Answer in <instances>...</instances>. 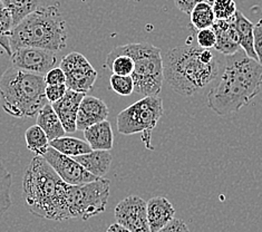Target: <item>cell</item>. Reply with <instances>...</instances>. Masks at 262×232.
Segmentation results:
<instances>
[{
	"label": "cell",
	"instance_id": "obj_6",
	"mask_svg": "<svg viewBox=\"0 0 262 232\" xmlns=\"http://www.w3.org/2000/svg\"><path fill=\"white\" fill-rule=\"evenodd\" d=\"M114 52L129 56L134 61V92L143 96H158L163 85V58L159 47L148 43L117 46Z\"/></svg>",
	"mask_w": 262,
	"mask_h": 232
},
{
	"label": "cell",
	"instance_id": "obj_15",
	"mask_svg": "<svg viewBox=\"0 0 262 232\" xmlns=\"http://www.w3.org/2000/svg\"><path fill=\"white\" fill-rule=\"evenodd\" d=\"M216 36L214 49L226 56L233 55L240 49L239 36L234 27V17L229 20H215L211 27Z\"/></svg>",
	"mask_w": 262,
	"mask_h": 232
},
{
	"label": "cell",
	"instance_id": "obj_35",
	"mask_svg": "<svg viewBox=\"0 0 262 232\" xmlns=\"http://www.w3.org/2000/svg\"><path fill=\"white\" fill-rule=\"evenodd\" d=\"M157 232H190V230L183 220H181V219H173L170 223H167L165 227L160 229Z\"/></svg>",
	"mask_w": 262,
	"mask_h": 232
},
{
	"label": "cell",
	"instance_id": "obj_2",
	"mask_svg": "<svg viewBox=\"0 0 262 232\" xmlns=\"http://www.w3.org/2000/svg\"><path fill=\"white\" fill-rule=\"evenodd\" d=\"M163 76L172 90L182 96H193L220 77L222 64L213 49L192 45L171 48L162 55Z\"/></svg>",
	"mask_w": 262,
	"mask_h": 232
},
{
	"label": "cell",
	"instance_id": "obj_5",
	"mask_svg": "<svg viewBox=\"0 0 262 232\" xmlns=\"http://www.w3.org/2000/svg\"><path fill=\"white\" fill-rule=\"evenodd\" d=\"M45 78L10 67L0 78V106L17 118H33L48 104Z\"/></svg>",
	"mask_w": 262,
	"mask_h": 232
},
{
	"label": "cell",
	"instance_id": "obj_32",
	"mask_svg": "<svg viewBox=\"0 0 262 232\" xmlns=\"http://www.w3.org/2000/svg\"><path fill=\"white\" fill-rule=\"evenodd\" d=\"M253 48L257 55L258 62L262 65V19H260L253 27Z\"/></svg>",
	"mask_w": 262,
	"mask_h": 232
},
{
	"label": "cell",
	"instance_id": "obj_36",
	"mask_svg": "<svg viewBox=\"0 0 262 232\" xmlns=\"http://www.w3.org/2000/svg\"><path fill=\"white\" fill-rule=\"evenodd\" d=\"M11 67V54L7 53L0 46V78L4 76V74Z\"/></svg>",
	"mask_w": 262,
	"mask_h": 232
},
{
	"label": "cell",
	"instance_id": "obj_23",
	"mask_svg": "<svg viewBox=\"0 0 262 232\" xmlns=\"http://www.w3.org/2000/svg\"><path fill=\"white\" fill-rule=\"evenodd\" d=\"M25 141L29 151L38 156H41L49 147L48 137L39 125H33L27 129L25 132Z\"/></svg>",
	"mask_w": 262,
	"mask_h": 232
},
{
	"label": "cell",
	"instance_id": "obj_38",
	"mask_svg": "<svg viewBox=\"0 0 262 232\" xmlns=\"http://www.w3.org/2000/svg\"><path fill=\"white\" fill-rule=\"evenodd\" d=\"M106 232H132V231H129V230L126 229L125 227H123V225L118 224V223L116 222V223L111 224L110 227L107 228V230H106Z\"/></svg>",
	"mask_w": 262,
	"mask_h": 232
},
{
	"label": "cell",
	"instance_id": "obj_9",
	"mask_svg": "<svg viewBox=\"0 0 262 232\" xmlns=\"http://www.w3.org/2000/svg\"><path fill=\"white\" fill-rule=\"evenodd\" d=\"M60 68L65 74L67 90L86 94L95 84L97 72L80 53L73 52L66 55L60 61Z\"/></svg>",
	"mask_w": 262,
	"mask_h": 232
},
{
	"label": "cell",
	"instance_id": "obj_26",
	"mask_svg": "<svg viewBox=\"0 0 262 232\" xmlns=\"http://www.w3.org/2000/svg\"><path fill=\"white\" fill-rule=\"evenodd\" d=\"M12 179L11 174L0 161V219L7 212L11 206V190Z\"/></svg>",
	"mask_w": 262,
	"mask_h": 232
},
{
	"label": "cell",
	"instance_id": "obj_28",
	"mask_svg": "<svg viewBox=\"0 0 262 232\" xmlns=\"http://www.w3.org/2000/svg\"><path fill=\"white\" fill-rule=\"evenodd\" d=\"M215 20H229L235 16L236 5L234 0H215L212 5Z\"/></svg>",
	"mask_w": 262,
	"mask_h": 232
},
{
	"label": "cell",
	"instance_id": "obj_29",
	"mask_svg": "<svg viewBox=\"0 0 262 232\" xmlns=\"http://www.w3.org/2000/svg\"><path fill=\"white\" fill-rule=\"evenodd\" d=\"M196 41L200 48L203 49H214L216 44V36L212 28H205L198 30Z\"/></svg>",
	"mask_w": 262,
	"mask_h": 232
},
{
	"label": "cell",
	"instance_id": "obj_24",
	"mask_svg": "<svg viewBox=\"0 0 262 232\" xmlns=\"http://www.w3.org/2000/svg\"><path fill=\"white\" fill-rule=\"evenodd\" d=\"M190 22L192 27L196 30L211 28L215 22L212 6L205 3L196 5L190 12Z\"/></svg>",
	"mask_w": 262,
	"mask_h": 232
},
{
	"label": "cell",
	"instance_id": "obj_7",
	"mask_svg": "<svg viewBox=\"0 0 262 232\" xmlns=\"http://www.w3.org/2000/svg\"><path fill=\"white\" fill-rule=\"evenodd\" d=\"M163 114L162 98L159 96H144V98L129 105L117 115V131L124 135L143 133L142 141L146 149L154 150L151 145L152 132Z\"/></svg>",
	"mask_w": 262,
	"mask_h": 232
},
{
	"label": "cell",
	"instance_id": "obj_31",
	"mask_svg": "<svg viewBox=\"0 0 262 232\" xmlns=\"http://www.w3.org/2000/svg\"><path fill=\"white\" fill-rule=\"evenodd\" d=\"M66 92H67L66 84H63V85H46L45 95H46L47 101L52 104V103L59 101V99L65 95Z\"/></svg>",
	"mask_w": 262,
	"mask_h": 232
},
{
	"label": "cell",
	"instance_id": "obj_14",
	"mask_svg": "<svg viewBox=\"0 0 262 232\" xmlns=\"http://www.w3.org/2000/svg\"><path fill=\"white\" fill-rule=\"evenodd\" d=\"M110 111L102 99L94 96H85L79 104L76 128L78 131H84L92 125L107 120Z\"/></svg>",
	"mask_w": 262,
	"mask_h": 232
},
{
	"label": "cell",
	"instance_id": "obj_21",
	"mask_svg": "<svg viewBox=\"0 0 262 232\" xmlns=\"http://www.w3.org/2000/svg\"><path fill=\"white\" fill-rule=\"evenodd\" d=\"M49 146H52L61 154L70 156V158L83 155L93 151L90 144L86 141L70 136H63L51 141L49 142Z\"/></svg>",
	"mask_w": 262,
	"mask_h": 232
},
{
	"label": "cell",
	"instance_id": "obj_25",
	"mask_svg": "<svg viewBox=\"0 0 262 232\" xmlns=\"http://www.w3.org/2000/svg\"><path fill=\"white\" fill-rule=\"evenodd\" d=\"M106 65L115 75L130 76L134 71V61L127 55L111 51L106 57Z\"/></svg>",
	"mask_w": 262,
	"mask_h": 232
},
{
	"label": "cell",
	"instance_id": "obj_30",
	"mask_svg": "<svg viewBox=\"0 0 262 232\" xmlns=\"http://www.w3.org/2000/svg\"><path fill=\"white\" fill-rule=\"evenodd\" d=\"M14 29V20H12L11 11L7 8L0 9V35L10 36Z\"/></svg>",
	"mask_w": 262,
	"mask_h": 232
},
{
	"label": "cell",
	"instance_id": "obj_19",
	"mask_svg": "<svg viewBox=\"0 0 262 232\" xmlns=\"http://www.w3.org/2000/svg\"><path fill=\"white\" fill-rule=\"evenodd\" d=\"M37 125L42 129L49 142L65 136L66 132L63 128L58 115L56 114L52 104H46L37 114Z\"/></svg>",
	"mask_w": 262,
	"mask_h": 232
},
{
	"label": "cell",
	"instance_id": "obj_27",
	"mask_svg": "<svg viewBox=\"0 0 262 232\" xmlns=\"http://www.w3.org/2000/svg\"><path fill=\"white\" fill-rule=\"evenodd\" d=\"M111 89L121 96H129L134 93V81L132 76H121L113 74L110 78Z\"/></svg>",
	"mask_w": 262,
	"mask_h": 232
},
{
	"label": "cell",
	"instance_id": "obj_8",
	"mask_svg": "<svg viewBox=\"0 0 262 232\" xmlns=\"http://www.w3.org/2000/svg\"><path fill=\"white\" fill-rule=\"evenodd\" d=\"M110 186V180L103 178L80 185H68L66 202L70 220L82 219L86 221L105 212Z\"/></svg>",
	"mask_w": 262,
	"mask_h": 232
},
{
	"label": "cell",
	"instance_id": "obj_39",
	"mask_svg": "<svg viewBox=\"0 0 262 232\" xmlns=\"http://www.w3.org/2000/svg\"><path fill=\"white\" fill-rule=\"evenodd\" d=\"M3 8H4V5L2 2H0V9H3Z\"/></svg>",
	"mask_w": 262,
	"mask_h": 232
},
{
	"label": "cell",
	"instance_id": "obj_4",
	"mask_svg": "<svg viewBox=\"0 0 262 232\" xmlns=\"http://www.w3.org/2000/svg\"><path fill=\"white\" fill-rule=\"evenodd\" d=\"M9 39L11 51L37 47L59 52L67 46V24L57 5L40 6L12 29Z\"/></svg>",
	"mask_w": 262,
	"mask_h": 232
},
{
	"label": "cell",
	"instance_id": "obj_11",
	"mask_svg": "<svg viewBox=\"0 0 262 232\" xmlns=\"http://www.w3.org/2000/svg\"><path fill=\"white\" fill-rule=\"evenodd\" d=\"M41 158L53 167V170L58 174V177L65 183L70 185L90 183V182L99 179L86 171L77 161L56 151L52 146L47 149V151L41 155Z\"/></svg>",
	"mask_w": 262,
	"mask_h": 232
},
{
	"label": "cell",
	"instance_id": "obj_17",
	"mask_svg": "<svg viewBox=\"0 0 262 232\" xmlns=\"http://www.w3.org/2000/svg\"><path fill=\"white\" fill-rule=\"evenodd\" d=\"M86 142L92 150L98 151H111L114 144V134L111 123L106 120L84 130Z\"/></svg>",
	"mask_w": 262,
	"mask_h": 232
},
{
	"label": "cell",
	"instance_id": "obj_10",
	"mask_svg": "<svg viewBox=\"0 0 262 232\" xmlns=\"http://www.w3.org/2000/svg\"><path fill=\"white\" fill-rule=\"evenodd\" d=\"M57 64L55 52L37 47H20L12 51L11 66L25 73L45 76Z\"/></svg>",
	"mask_w": 262,
	"mask_h": 232
},
{
	"label": "cell",
	"instance_id": "obj_16",
	"mask_svg": "<svg viewBox=\"0 0 262 232\" xmlns=\"http://www.w3.org/2000/svg\"><path fill=\"white\" fill-rule=\"evenodd\" d=\"M146 203L147 221L151 232H157L165 227L176 216V209L164 197H154L149 199Z\"/></svg>",
	"mask_w": 262,
	"mask_h": 232
},
{
	"label": "cell",
	"instance_id": "obj_12",
	"mask_svg": "<svg viewBox=\"0 0 262 232\" xmlns=\"http://www.w3.org/2000/svg\"><path fill=\"white\" fill-rule=\"evenodd\" d=\"M118 224L132 232H151L147 221V203L139 196H129L118 202L115 208Z\"/></svg>",
	"mask_w": 262,
	"mask_h": 232
},
{
	"label": "cell",
	"instance_id": "obj_3",
	"mask_svg": "<svg viewBox=\"0 0 262 232\" xmlns=\"http://www.w3.org/2000/svg\"><path fill=\"white\" fill-rule=\"evenodd\" d=\"M68 185L41 156L35 155L23 178L26 208L41 219L53 221L70 220L66 202Z\"/></svg>",
	"mask_w": 262,
	"mask_h": 232
},
{
	"label": "cell",
	"instance_id": "obj_13",
	"mask_svg": "<svg viewBox=\"0 0 262 232\" xmlns=\"http://www.w3.org/2000/svg\"><path fill=\"white\" fill-rule=\"evenodd\" d=\"M85 96L86 94L84 93L67 90L65 95L59 101L52 103L53 109L56 112V114L58 115L66 133L72 134L77 131L76 118L78 108Z\"/></svg>",
	"mask_w": 262,
	"mask_h": 232
},
{
	"label": "cell",
	"instance_id": "obj_22",
	"mask_svg": "<svg viewBox=\"0 0 262 232\" xmlns=\"http://www.w3.org/2000/svg\"><path fill=\"white\" fill-rule=\"evenodd\" d=\"M4 7L11 11L14 28L25 17L32 14L41 6V0H0Z\"/></svg>",
	"mask_w": 262,
	"mask_h": 232
},
{
	"label": "cell",
	"instance_id": "obj_1",
	"mask_svg": "<svg viewBox=\"0 0 262 232\" xmlns=\"http://www.w3.org/2000/svg\"><path fill=\"white\" fill-rule=\"evenodd\" d=\"M262 86V65L243 51L226 57L220 80L208 94V106L219 116L236 113L258 95Z\"/></svg>",
	"mask_w": 262,
	"mask_h": 232
},
{
	"label": "cell",
	"instance_id": "obj_37",
	"mask_svg": "<svg viewBox=\"0 0 262 232\" xmlns=\"http://www.w3.org/2000/svg\"><path fill=\"white\" fill-rule=\"evenodd\" d=\"M0 46H2L6 52L12 54L11 51V47H10V39H9V36H4V35H0Z\"/></svg>",
	"mask_w": 262,
	"mask_h": 232
},
{
	"label": "cell",
	"instance_id": "obj_18",
	"mask_svg": "<svg viewBox=\"0 0 262 232\" xmlns=\"http://www.w3.org/2000/svg\"><path fill=\"white\" fill-rule=\"evenodd\" d=\"M73 159L96 178H103L104 175L107 174L112 165V161H113L110 151H98V150L96 151L93 150L90 153L74 156Z\"/></svg>",
	"mask_w": 262,
	"mask_h": 232
},
{
	"label": "cell",
	"instance_id": "obj_34",
	"mask_svg": "<svg viewBox=\"0 0 262 232\" xmlns=\"http://www.w3.org/2000/svg\"><path fill=\"white\" fill-rule=\"evenodd\" d=\"M215 0H174V4H176L177 8L179 10L184 12V14L190 15V12L193 10V8H194L196 5L205 3L212 6Z\"/></svg>",
	"mask_w": 262,
	"mask_h": 232
},
{
	"label": "cell",
	"instance_id": "obj_33",
	"mask_svg": "<svg viewBox=\"0 0 262 232\" xmlns=\"http://www.w3.org/2000/svg\"><path fill=\"white\" fill-rule=\"evenodd\" d=\"M43 78H45L46 85H63L66 83L65 74L60 67H54L43 76Z\"/></svg>",
	"mask_w": 262,
	"mask_h": 232
},
{
	"label": "cell",
	"instance_id": "obj_20",
	"mask_svg": "<svg viewBox=\"0 0 262 232\" xmlns=\"http://www.w3.org/2000/svg\"><path fill=\"white\" fill-rule=\"evenodd\" d=\"M234 27L239 36V43L242 51L246 53L248 57L258 61L257 55L253 48V27L254 25L242 14L240 10L235 12Z\"/></svg>",
	"mask_w": 262,
	"mask_h": 232
}]
</instances>
